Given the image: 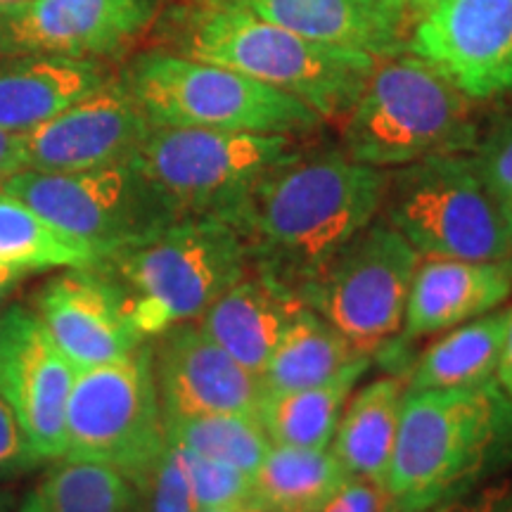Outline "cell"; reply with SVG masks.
I'll list each match as a JSON object with an SVG mask.
<instances>
[{
	"label": "cell",
	"mask_w": 512,
	"mask_h": 512,
	"mask_svg": "<svg viewBox=\"0 0 512 512\" xmlns=\"http://www.w3.org/2000/svg\"><path fill=\"white\" fill-rule=\"evenodd\" d=\"M41 463L17 413L0 394V477L22 475Z\"/></svg>",
	"instance_id": "d6a6232c"
},
{
	"label": "cell",
	"mask_w": 512,
	"mask_h": 512,
	"mask_svg": "<svg viewBox=\"0 0 512 512\" xmlns=\"http://www.w3.org/2000/svg\"><path fill=\"white\" fill-rule=\"evenodd\" d=\"M403 5H406V8H411V0H401ZM408 15H411V10H408Z\"/></svg>",
	"instance_id": "b9f144b4"
},
{
	"label": "cell",
	"mask_w": 512,
	"mask_h": 512,
	"mask_svg": "<svg viewBox=\"0 0 512 512\" xmlns=\"http://www.w3.org/2000/svg\"><path fill=\"white\" fill-rule=\"evenodd\" d=\"M0 264L31 273L60 266L98 268L102 259L91 245L67 235L0 188Z\"/></svg>",
	"instance_id": "83f0119b"
},
{
	"label": "cell",
	"mask_w": 512,
	"mask_h": 512,
	"mask_svg": "<svg viewBox=\"0 0 512 512\" xmlns=\"http://www.w3.org/2000/svg\"><path fill=\"white\" fill-rule=\"evenodd\" d=\"M430 512H512V484L475 489L458 501L446 503Z\"/></svg>",
	"instance_id": "e575fe53"
},
{
	"label": "cell",
	"mask_w": 512,
	"mask_h": 512,
	"mask_svg": "<svg viewBox=\"0 0 512 512\" xmlns=\"http://www.w3.org/2000/svg\"><path fill=\"white\" fill-rule=\"evenodd\" d=\"M403 396L406 380L396 375L377 377L349 396L330 446L349 475L387 489Z\"/></svg>",
	"instance_id": "7402d4cb"
},
{
	"label": "cell",
	"mask_w": 512,
	"mask_h": 512,
	"mask_svg": "<svg viewBox=\"0 0 512 512\" xmlns=\"http://www.w3.org/2000/svg\"><path fill=\"white\" fill-rule=\"evenodd\" d=\"M358 356H363L361 351L304 304L266 363L261 384L268 392L316 387L342 373Z\"/></svg>",
	"instance_id": "484cf974"
},
{
	"label": "cell",
	"mask_w": 512,
	"mask_h": 512,
	"mask_svg": "<svg viewBox=\"0 0 512 512\" xmlns=\"http://www.w3.org/2000/svg\"><path fill=\"white\" fill-rule=\"evenodd\" d=\"M102 60L0 55V128L27 133L112 79Z\"/></svg>",
	"instance_id": "44dd1931"
},
{
	"label": "cell",
	"mask_w": 512,
	"mask_h": 512,
	"mask_svg": "<svg viewBox=\"0 0 512 512\" xmlns=\"http://www.w3.org/2000/svg\"><path fill=\"white\" fill-rule=\"evenodd\" d=\"M152 351L162 418L256 415L264 384L240 366L200 325L181 323L162 332Z\"/></svg>",
	"instance_id": "2e32d148"
},
{
	"label": "cell",
	"mask_w": 512,
	"mask_h": 512,
	"mask_svg": "<svg viewBox=\"0 0 512 512\" xmlns=\"http://www.w3.org/2000/svg\"><path fill=\"white\" fill-rule=\"evenodd\" d=\"M302 306L297 292L249 271L202 313L197 325L240 366L261 377Z\"/></svg>",
	"instance_id": "ffe728a7"
},
{
	"label": "cell",
	"mask_w": 512,
	"mask_h": 512,
	"mask_svg": "<svg viewBox=\"0 0 512 512\" xmlns=\"http://www.w3.org/2000/svg\"><path fill=\"white\" fill-rule=\"evenodd\" d=\"M74 375L76 368L38 313L24 306L0 313V394L17 413L41 460L64 456Z\"/></svg>",
	"instance_id": "5bb4252c"
},
{
	"label": "cell",
	"mask_w": 512,
	"mask_h": 512,
	"mask_svg": "<svg viewBox=\"0 0 512 512\" xmlns=\"http://www.w3.org/2000/svg\"><path fill=\"white\" fill-rule=\"evenodd\" d=\"M437 3H441V0H411V8H408V10H411V24L420 15H425L427 10L434 8V5H437Z\"/></svg>",
	"instance_id": "f35d334b"
},
{
	"label": "cell",
	"mask_w": 512,
	"mask_h": 512,
	"mask_svg": "<svg viewBox=\"0 0 512 512\" xmlns=\"http://www.w3.org/2000/svg\"><path fill=\"white\" fill-rule=\"evenodd\" d=\"M512 465V399L496 380L406 392L387 477L396 512L458 501Z\"/></svg>",
	"instance_id": "7a4b0ae2"
},
{
	"label": "cell",
	"mask_w": 512,
	"mask_h": 512,
	"mask_svg": "<svg viewBox=\"0 0 512 512\" xmlns=\"http://www.w3.org/2000/svg\"><path fill=\"white\" fill-rule=\"evenodd\" d=\"M347 477L332 448L271 446L252 477L249 503L271 512H316Z\"/></svg>",
	"instance_id": "d4e9b609"
},
{
	"label": "cell",
	"mask_w": 512,
	"mask_h": 512,
	"mask_svg": "<svg viewBox=\"0 0 512 512\" xmlns=\"http://www.w3.org/2000/svg\"><path fill=\"white\" fill-rule=\"evenodd\" d=\"M228 512H271V510H264V508H259V505L245 503V505H240V508H235V510H228Z\"/></svg>",
	"instance_id": "ab89813d"
},
{
	"label": "cell",
	"mask_w": 512,
	"mask_h": 512,
	"mask_svg": "<svg viewBox=\"0 0 512 512\" xmlns=\"http://www.w3.org/2000/svg\"><path fill=\"white\" fill-rule=\"evenodd\" d=\"M38 316L76 370L105 366L145 344L124 292L100 268H69L41 287Z\"/></svg>",
	"instance_id": "e0dca14e"
},
{
	"label": "cell",
	"mask_w": 512,
	"mask_h": 512,
	"mask_svg": "<svg viewBox=\"0 0 512 512\" xmlns=\"http://www.w3.org/2000/svg\"><path fill=\"white\" fill-rule=\"evenodd\" d=\"M10 508H12L10 496L8 494H0V512H10Z\"/></svg>",
	"instance_id": "60d3db41"
},
{
	"label": "cell",
	"mask_w": 512,
	"mask_h": 512,
	"mask_svg": "<svg viewBox=\"0 0 512 512\" xmlns=\"http://www.w3.org/2000/svg\"><path fill=\"white\" fill-rule=\"evenodd\" d=\"M166 0H12L0 3V55L110 60L162 17Z\"/></svg>",
	"instance_id": "7c38bea8"
},
{
	"label": "cell",
	"mask_w": 512,
	"mask_h": 512,
	"mask_svg": "<svg viewBox=\"0 0 512 512\" xmlns=\"http://www.w3.org/2000/svg\"><path fill=\"white\" fill-rule=\"evenodd\" d=\"M316 512H396L387 489L363 477L349 475Z\"/></svg>",
	"instance_id": "836d02e7"
},
{
	"label": "cell",
	"mask_w": 512,
	"mask_h": 512,
	"mask_svg": "<svg viewBox=\"0 0 512 512\" xmlns=\"http://www.w3.org/2000/svg\"><path fill=\"white\" fill-rule=\"evenodd\" d=\"M166 441L197 456L230 465L254 477L271 451V439L256 415H200L164 420Z\"/></svg>",
	"instance_id": "f1b7e54d"
},
{
	"label": "cell",
	"mask_w": 512,
	"mask_h": 512,
	"mask_svg": "<svg viewBox=\"0 0 512 512\" xmlns=\"http://www.w3.org/2000/svg\"><path fill=\"white\" fill-rule=\"evenodd\" d=\"M136 505V484L117 467L64 456L17 512H136Z\"/></svg>",
	"instance_id": "4316f807"
},
{
	"label": "cell",
	"mask_w": 512,
	"mask_h": 512,
	"mask_svg": "<svg viewBox=\"0 0 512 512\" xmlns=\"http://www.w3.org/2000/svg\"><path fill=\"white\" fill-rule=\"evenodd\" d=\"M174 46L195 60L221 64L283 91L323 121H342L377 60L313 41L238 5L195 0L176 10Z\"/></svg>",
	"instance_id": "3957f363"
},
{
	"label": "cell",
	"mask_w": 512,
	"mask_h": 512,
	"mask_svg": "<svg viewBox=\"0 0 512 512\" xmlns=\"http://www.w3.org/2000/svg\"><path fill=\"white\" fill-rule=\"evenodd\" d=\"M24 171V140L22 133L0 128V183Z\"/></svg>",
	"instance_id": "d590c367"
},
{
	"label": "cell",
	"mask_w": 512,
	"mask_h": 512,
	"mask_svg": "<svg viewBox=\"0 0 512 512\" xmlns=\"http://www.w3.org/2000/svg\"><path fill=\"white\" fill-rule=\"evenodd\" d=\"M136 489L145 496V512H200L192 498L181 458L171 444L136 484Z\"/></svg>",
	"instance_id": "4dcf8cb0"
},
{
	"label": "cell",
	"mask_w": 512,
	"mask_h": 512,
	"mask_svg": "<svg viewBox=\"0 0 512 512\" xmlns=\"http://www.w3.org/2000/svg\"><path fill=\"white\" fill-rule=\"evenodd\" d=\"M472 157L512 226V117L482 133Z\"/></svg>",
	"instance_id": "1f68e13d"
},
{
	"label": "cell",
	"mask_w": 512,
	"mask_h": 512,
	"mask_svg": "<svg viewBox=\"0 0 512 512\" xmlns=\"http://www.w3.org/2000/svg\"><path fill=\"white\" fill-rule=\"evenodd\" d=\"M505 318L508 311L496 309L446 330L413 363L406 392L465 389L494 382L501 363Z\"/></svg>",
	"instance_id": "cb8c5ba5"
},
{
	"label": "cell",
	"mask_w": 512,
	"mask_h": 512,
	"mask_svg": "<svg viewBox=\"0 0 512 512\" xmlns=\"http://www.w3.org/2000/svg\"><path fill=\"white\" fill-rule=\"evenodd\" d=\"M176 448L178 458L188 477L192 498H195L200 512L216 510L228 512L240 508V505L249 503V494H252V477L245 472L235 470V467L216 463V460L202 458L197 453L185 451V448Z\"/></svg>",
	"instance_id": "f546056e"
},
{
	"label": "cell",
	"mask_w": 512,
	"mask_h": 512,
	"mask_svg": "<svg viewBox=\"0 0 512 512\" xmlns=\"http://www.w3.org/2000/svg\"><path fill=\"white\" fill-rule=\"evenodd\" d=\"M339 133L344 155L384 171L472 152L482 136L475 102L408 50L377 60Z\"/></svg>",
	"instance_id": "277c9868"
},
{
	"label": "cell",
	"mask_w": 512,
	"mask_h": 512,
	"mask_svg": "<svg viewBox=\"0 0 512 512\" xmlns=\"http://www.w3.org/2000/svg\"><path fill=\"white\" fill-rule=\"evenodd\" d=\"M389 171L335 150H299L249 190L226 223L249 271L299 292L380 216Z\"/></svg>",
	"instance_id": "6da1fadb"
},
{
	"label": "cell",
	"mask_w": 512,
	"mask_h": 512,
	"mask_svg": "<svg viewBox=\"0 0 512 512\" xmlns=\"http://www.w3.org/2000/svg\"><path fill=\"white\" fill-rule=\"evenodd\" d=\"M380 216L422 259L512 261V226L472 152L389 171Z\"/></svg>",
	"instance_id": "52a82bcc"
},
{
	"label": "cell",
	"mask_w": 512,
	"mask_h": 512,
	"mask_svg": "<svg viewBox=\"0 0 512 512\" xmlns=\"http://www.w3.org/2000/svg\"><path fill=\"white\" fill-rule=\"evenodd\" d=\"M508 318H505V335H503V349H501V363H498L496 382L501 389L512 399V306H508Z\"/></svg>",
	"instance_id": "8d00e7d4"
},
{
	"label": "cell",
	"mask_w": 512,
	"mask_h": 512,
	"mask_svg": "<svg viewBox=\"0 0 512 512\" xmlns=\"http://www.w3.org/2000/svg\"><path fill=\"white\" fill-rule=\"evenodd\" d=\"M408 53L467 100L512 95V0H441L411 24Z\"/></svg>",
	"instance_id": "4fadbf2b"
},
{
	"label": "cell",
	"mask_w": 512,
	"mask_h": 512,
	"mask_svg": "<svg viewBox=\"0 0 512 512\" xmlns=\"http://www.w3.org/2000/svg\"><path fill=\"white\" fill-rule=\"evenodd\" d=\"M124 292L136 330L147 337L200 320L249 273L245 242L221 219L188 216L98 266Z\"/></svg>",
	"instance_id": "5b68a950"
},
{
	"label": "cell",
	"mask_w": 512,
	"mask_h": 512,
	"mask_svg": "<svg viewBox=\"0 0 512 512\" xmlns=\"http://www.w3.org/2000/svg\"><path fill=\"white\" fill-rule=\"evenodd\" d=\"M420 259L399 230L377 216L297 294L351 347L373 356L401 335Z\"/></svg>",
	"instance_id": "8fae6325"
},
{
	"label": "cell",
	"mask_w": 512,
	"mask_h": 512,
	"mask_svg": "<svg viewBox=\"0 0 512 512\" xmlns=\"http://www.w3.org/2000/svg\"><path fill=\"white\" fill-rule=\"evenodd\" d=\"M119 76L152 128H211L306 138L325 124L292 95L176 50L140 53Z\"/></svg>",
	"instance_id": "8992f818"
},
{
	"label": "cell",
	"mask_w": 512,
	"mask_h": 512,
	"mask_svg": "<svg viewBox=\"0 0 512 512\" xmlns=\"http://www.w3.org/2000/svg\"><path fill=\"white\" fill-rule=\"evenodd\" d=\"M0 188L67 235L91 245L102 261L150 240L176 221L162 192L131 159L72 174L27 169L5 178Z\"/></svg>",
	"instance_id": "9c48e42d"
},
{
	"label": "cell",
	"mask_w": 512,
	"mask_h": 512,
	"mask_svg": "<svg viewBox=\"0 0 512 512\" xmlns=\"http://www.w3.org/2000/svg\"><path fill=\"white\" fill-rule=\"evenodd\" d=\"M373 356L363 354L351 361L342 373L316 387L287 389L261 394L256 418L273 446L330 448L339 418L356 384L368 373Z\"/></svg>",
	"instance_id": "603a6c76"
},
{
	"label": "cell",
	"mask_w": 512,
	"mask_h": 512,
	"mask_svg": "<svg viewBox=\"0 0 512 512\" xmlns=\"http://www.w3.org/2000/svg\"><path fill=\"white\" fill-rule=\"evenodd\" d=\"M27 273L29 271H22V268L0 264V306H3L5 299H8L10 294L17 290V285L22 283V278Z\"/></svg>",
	"instance_id": "74e56055"
},
{
	"label": "cell",
	"mask_w": 512,
	"mask_h": 512,
	"mask_svg": "<svg viewBox=\"0 0 512 512\" xmlns=\"http://www.w3.org/2000/svg\"><path fill=\"white\" fill-rule=\"evenodd\" d=\"M0 3H12V0H0Z\"/></svg>",
	"instance_id": "7bdbcfd3"
},
{
	"label": "cell",
	"mask_w": 512,
	"mask_h": 512,
	"mask_svg": "<svg viewBox=\"0 0 512 512\" xmlns=\"http://www.w3.org/2000/svg\"><path fill=\"white\" fill-rule=\"evenodd\" d=\"M166 446L152 351L145 344L121 361L76 370L64 456L112 465L138 484Z\"/></svg>",
	"instance_id": "30bf717a"
},
{
	"label": "cell",
	"mask_w": 512,
	"mask_h": 512,
	"mask_svg": "<svg viewBox=\"0 0 512 512\" xmlns=\"http://www.w3.org/2000/svg\"><path fill=\"white\" fill-rule=\"evenodd\" d=\"M238 5L313 41L375 60L406 53L411 15L401 0H214Z\"/></svg>",
	"instance_id": "ac0fdd59"
},
{
	"label": "cell",
	"mask_w": 512,
	"mask_h": 512,
	"mask_svg": "<svg viewBox=\"0 0 512 512\" xmlns=\"http://www.w3.org/2000/svg\"><path fill=\"white\" fill-rule=\"evenodd\" d=\"M512 297V261L420 259L401 335L430 337L491 313Z\"/></svg>",
	"instance_id": "d6986e66"
},
{
	"label": "cell",
	"mask_w": 512,
	"mask_h": 512,
	"mask_svg": "<svg viewBox=\"0 0 512 512\" xmlns=\"http://www.w3.org/2000/svg\"><path fill=\"white\" fill-rule=\"evenodd\" d=\"M152 126L128 93L121 76L22 133L24 171L72 174L128 162Z\"/></svg>",
	"instance_id": "9a60e30c"
},
{
	"label": "cell",
	"mask_w": 512,
	"mask_h": 512,
	"mask_svg": "<svg viewBox=\"0 0 512 512\" xmlns=\"http://www.w3.org/2000/svg\"><path fill=\"white\" fill-rule=\"evenodd\" d=\"M275 133L152 128L131 162L162 192L176 219L226 221L268 171L302 150Z\"/></svg>",
	"instance_id": "ba28073f"
}]
</instances>
